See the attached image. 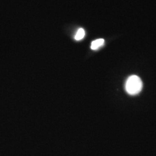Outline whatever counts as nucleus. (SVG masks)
<instances>
[{"instance_id":"nucleus-1","label":"nucleus","mask_w":156,"mask_h":156,"mask_svg":"<svg viewBox=\"0 0 156 156\" xmlns=\"http://www.w3.org/2000/svg\"><path fill=\"white\" fill-rule=\"evenodd\" d=\"M143 87V83L140 78L136 75H131L126 80L125 89L128 94H138Z\"/></svg>"},{"instance_id":"nucleus-2","label":"nucleus","mask_w":156,"mask_h":156,"mask_svg":"<svg viewBox=\"0 0 156 156\" xmlns=\"http://www.w3.org/2000/svg\"><path fill=\"white\" fill-rule=\"evenodd\" d=\"M105 40L104 39H98L92 42L91 44V49L92 50H97L104 45Z\"/></svg>"},{"instance_id":"nucleus-3","label":"nucleus","mask_w":156,"mask_h":156,"mask_svg":"<svg viewBox=\"0 0 156 156\" xmlns=\"http://www.w3.org/2000/svg\"><path fill=\"white\" fill-rule=\"evenodd\" d=\"M85 35V31L83 28H79L75 35V39L76 41H80L83 39Z\"/></svg>"}]
</instances>
